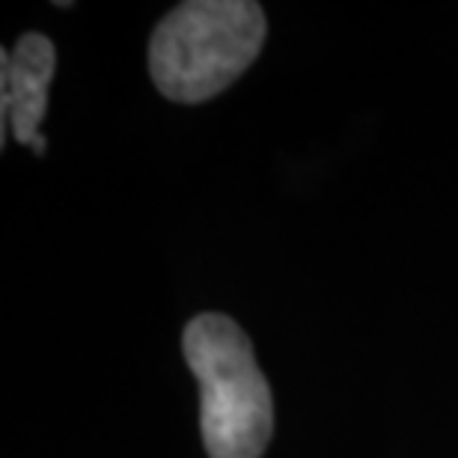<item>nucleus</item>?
<instances>
[{
	"label": "nucleus",
	"mask_w": 458,
	"mask_h": 458,
	"mask_svg": "<svg viewBox=\"0 0 458 458\" xmlns=\"http://www.w3.org/2000/svg\"><path fill=\"white\" fill-rule=\"evenodd\" d=\"M262 42L265 13L253 0H188L155 27L149 75L161 96L197 105L233 84Z\"/></svg>",
	"instance_id": "nucleus-2"
},
{
	"label": "nucleus",
	"mask_w": 458,
	"mask_h": 458,
	"mask_svg": "<svg viewBox=\"0 0 458 458\" xmlns=\"http://www.w3.org/2000/svg\"><path fill=\"white\" fill-rule=\"evenodd\" d=\"M182 348L199 381L208 458H259L271 441L274 405L244 331L221 313H203L185 327Z\"/></svg>",
	"instance_id": "nucleus-1"
},
{
	"label": "nucleus",
	"mask_w": 458,
	"mask_h": 458,
	"mask_svg": "<svg viewBox=\"0 0 458 458\" xmlns=\"http://www.w3.org/2000/svg\"><path fill=\"white\" fill-rule=\"evenodd\" d=\"M0 102H4V140L13 131L18 143H27L36 155L45 152L39 123L48 107V84L54 75V45L48 36L27 33L15 51L0 54Z\"/></svg>",
	"instance_id": "nucleus-3"
}]
</instances>
